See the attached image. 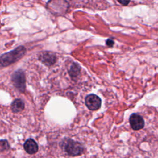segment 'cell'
Here are the masks:
<instances>
[{"instance_id": "1", "label": "cell", "mask_w": 158, "mask_h": 158, "mask_svg": "<svg viewBox=\"0 0 158 158\" xmlns=\"http://www.w3.org/2000/svg\"><path fill=\"white\" fill-rule=\"evenodd\" d=\"M25 53L26 48L23 46H20L10 52L3 54L0 56V67H7L15 63L20 59Z\"/></svg>"}, {"instance_id": "2", "label": "cell", "mask_w": 158, "mask_h": 158, "mask_svg": "<svg viewBox=\"0 0 158 158\" xmlns=\"http://www.w3.org/2000/svg\"><path fill=\"white\" fill-rule=\"evenodd\" d=\"M12 81L15 87L20 92H24L26 87L25 73L22 70L15 71L12 75Z\"/></svg>"}, {"instance_id": "3", "label": "cell", "mask_w": 158, "mask_h": 158, "mask_svg": "<svg viewBox=\"0 0 158 158\" xmlns=\"http://www.w3.org/2000/svg\"><path fill=\"white\" fill-rule=\"evenodd\" d=\"M65 151L71 156H76L81 154L84 149L83 146L78 142L69 139L65 145Z\"/></svg>"}, {"instance_id": "4", "label": "cell", "mask_w": 158, "mask_h": 158, "mask_svg": "<svg viewBox=\"0 0 158 158\" xmlns=\"http://www.w3.org/2000/svg\"><path fill=\"white\" fill-rule=\"evenodd\" d=\"M85 104L89 109L95 110L100 108L101 106V100L97 95L91 94L87 96L85 98Z\"/></svg>"}, {"instance_id": "5", "label": "cell", "mask_w": 158, "mask_h": 158, "mask_svg": "<svg viewBox=\"0 0 158 158\" xmlns=\"http://www.w3.org/2000/svg\"><path fill=\"white\" fill-rule=\"evenodd\" d=\"M130 126L134 130H138L144 127V121L143 117L138 114H133L130 117Z\"/></svg>"}, {"instance_id": "6", "label": "cell", "mask_w": 158, "mask_h": 158, "mask_svg": "<svg viewBox=\"0 0 158 158\" xmlns=\"http://www.w3.org/2000/svg\"><path fill=\"white\" fill-rule=\"evenodd\" d=\"M39 59L46 65H52L56 62V57L54 54L45 52L40 56Z\"/></svg>"}, {"instance_id": "7", "label": "cell", "mask_w": 158, "mask_h": 158, "mask_svg": "<svg viewBox=\"0 0 158 158\" xmlns=\"http://www.w3.org/2000/svg\"><path fill=\"white\" fill-rule=\"evenodd\" d=\"M25 151L30 154H35L38 150V146L37 143L33 139H27L23 145Z\"/></svg>"}, {"instance_id": "8", "label": "cell", "mask_w": 158, "mask_h": 158, "mask_svg": "<svg viewBox=\"0 0 158 158\" xmlns=\"http://www.w3.org/2000/svg\"><path fill=\"white\" fill-rule=\"evenodd\" d=\"M24 107H25L24 102L20 99H15L11 104V109L14 113H17V112H21L22 110H23Z\"/></svg>"}, {"instance_id": "9", "label": "cell", "mask_w": 158, "mask_h": 158, "mask_svg": "<svg viewBox=\"0 0 158 158\" xmlns=\"http://www.w3.org/2000/svg\"><path fill=\"white\" fill-rule=\"evenodd\" d=\"M80 68L77 64H73L69 71L70 75L72 77H77L80 73Z\"/></svg>"}, {"instance_id": "10", "label": "cell", "mask_w": 158, "mask_h": 158, "mask_svg": "<svg viewBox=\"0 0 158 158\" xmlns=\"http://www.w3.org/2000/svg\"><path fill=\"white\" fill-rule=\"evenodd\" d=\"M0 146L2 150H7L10 148L8 142L5 139L0 141Z\"/></svg>"}, {"instance_id": "11", "label": "cell", "mask_w": 158, "mask_h": 158, "mask_svg": "<svg viewBox=\"0 0 158 158\" xmlns=\"http://www.w3.org/2000/svg\"><path fill=\"white\" fill-rule=\"evenodd\" d=\"M118 1V2H120L122 5L123 6H127L129 4L130 0H117Z\"/></svg>"}, {"instance_id": "12", "label": "cell", "mask_w": 158, "mask_h": 158, "mask_svg": "<svg viewBox=\"0 0 158 158\" xmlns=\"http://www.w3.org/2000/svg\"><path fill=\"white\" fill-rule=\"evenodd\" d=\"M114 43V41L112 40H111V39H108L106 41V44H107V46H108L109 47H112L113 46Z\"/></svg>"}]
</instances>
